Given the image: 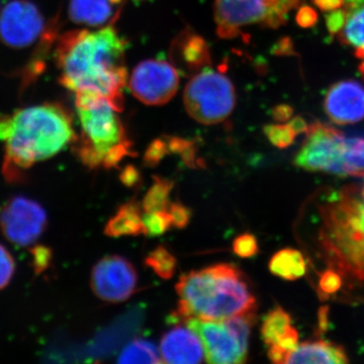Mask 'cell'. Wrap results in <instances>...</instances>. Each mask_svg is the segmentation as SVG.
Returning a JSON list of instances; mask_svg holds the SVG:
<instances>
[{
    "label": "cell",
    "instance_id": "obj_13",
    "mask_svg": "<svg viewBox=\"0 0 364 364\" xmlns=\"http://www.w3.org/2000/svg\"><path fill=\"white\" fill-rule=\"evenodd\" d=\"M186 323L202 340L207 363L235 364L247 361L249 349L242 345L224 321L191 318Z\"/></svg>",
    "mask_w": 364,
    "mask_h": 364
},
{
    "label": "cell",
    "instance_id": "obj_24",
    "mask_svg": "<svg viewBox=\"0 0 364 364\" xmlns=\"http://www.w3.org/2000/svg\"><path fill=\"white\" fill-rule=\"evenodd\" d=\"M173 181L164 177H153V184L144 196L142 208L145 213L167 210L170 205V193L173 189Z\"/></svg>",
    "mask_w": 364,
    "mask_h": 364
},
{
    "label": "cell",
    "instance_id": "obj_22",
    "mask_svg": "<svg viewBox=\"0 0 364 364\" xmlns=\"http://www.w3.org/2000/svg\"><path fill=\"white\" fill-rule=\"evenodd\" d=\"M291 327V315L284 309L277 306L265 316L261 326V337L263 342L269 347L277 343Z\"/></svg>",
    "mask_w": 364,
    "mask_h": 364
},
{
    "label": "cell",
    "instance_id": "obj_3",
    "mask_svg": "<svg viewBox=\"0 0 364 364\" xmlns=\"http://www.w3.org/2000/svg\"><path fill=\"white\" fill-rule=\"evenodd\" d=\"M318 247L330 268L364 284V183L349 184L318 205Z\"/></svg>",
    "mask_w": 364,
    "mask_h": 364
},
{
    "label": "cell",
    "instance_id": "obj_28",
    "mask_svg": "<svg viewBox=\"0 0 364 364\" xmlns=\"http://www.w3.org/2000/svg\"><path fill=\"white\" fill-rule=\"evenodd\" d=\"M264 133L268 140L275 147L284 149L289 147L296 140L298 134L294 130L291 124H269L265 127Z\"/></svg>",
    "mask_w": 364,
    "mask_h": 364
},
{
    "label": "cell",
    "instance_id": "obj_26",
    "mask_svg": "<svg viewBox=\"0 0 364 364\" xmlns=\"http://www.w3.org/2000/svg\"><path fill=\"white\" fill-rule=\"evenodd\" d=\"M299 339L298 330L294 327H291L289 331L277 343L269 346L267 352L269 360L273 363H286L289 352L293 351L298 346Z\"/></svg>",
    "mask_w": 364,
    "mask_h": 364
},
{
    "label": "cell",
    "instance_id": "obj_17",
    "mask_svg": "<svg viewBox=\"0 0 364 364\" xmlns=\"http://www.w3.org/2000/svg\"><path fill=\"white\" fill-rule=\"evenodd\" d=\"M170 58L177 70L183 74H195L208 68L210 61V48L198 33L186 30L179 33L170 49Z\"/></svg>",
    "mask_w": 364,
    "mask_h": 364
},
{
    "label": "cell",
    "instance_id": "obj_15",
    "mask_svg": "<svg viewBox=\"0 0 364 364\" xmlns=\"http://www.w3.org/2000/svg\"><path fill=\"white\" fill-rule=\"evenodd\" d=\"M324 109L333 123H359L364 119V86L355 80L334 83L326 92Z\"/></svg>",
    "mask_w": 364,
    "mask_h": 364
},
{
    "label": "cell",
    "instance_id": "obj_23",
    "mask_svg": "<svg viewBox=\"0 0 364 364\" xmlns=\"http://www.w3.org/2000/svg\"><path fill=\"white\" fill-rule=\"evenodd\" d=\"M119 363H162L161 354L156 345L148 340L136 339L130 342L117 358Z\"/></svg>",
    "mask_w": 364,
    "mask_h": 364
},
{
    "label": "cell",
    "instance_id": "obj_14",
    "mask_svg": "<svg viewBox=\"0 0 364 364\" xmlns=\"http://www.w3.org/2000/svg\"><path fill=\"white\" fill-rule=\"evenodd\" d=\"M328 31L341 44L364 60V0H339L336 9L325 14Z\"/></svg>",
    "mask_w": 364,
    "mask_h": 364
},
{
    "label": "cell",
    "instance_id": "obj_25",
    "mask_svg": "<svg viewBox=\"0 0 364 364\" xmlns=\"http://www.w3.org/2000/svg\"><path fill=\"white\" fill-rule=\"evenodd\" d=\"M145 265L151 268L158 277L163 279L173 277L177 267V260L168 249L164 246H158L148 254L145 259Z\"/></svg>",
    "mask_w": 364,
    "mask_h": 364
},
{
    "label": "cell",
    "instance_id": "obj_8",
    "mask_svg": "<svg viewBox=\"0 0 364 364\" xmlns=\"http://www.w3.org/2000/svg\"><path fill=\"white\" fill-rule=\"evenodd\" d=\"M303 0H215V21L218 35L233 39L243 28L258 25L279 28L291 9Z\"/></svg>",
    "mask_w": 364,
    "mask_h": 364
},
{
    "label": "cell",
    "instance_id": "obj_36",
    "mask_svg": "<svg viewBox=\"0 0 364 364\" xmlns=\"http://www.w3.org/2000/svg\"><path fill=\"white\" fill-rule=\"evenodd\" d=\"M291 116V109L287 107H279L275 109L274 117L279 122H286Z\"/></svg>",
    "mask_w": 364,
    "mask_h": 364
},
{
    "label": "cell",
    "instance_id": "obj_12",
    "mask_svg": "<svg viewBox=\"0 0 364 364\" xmlns=\"http://www.w3.org/2000/svg\"><path fill=\"white\" fill-rule=\"evenodd\" d=\"M45 21L28 0H11L0 13V40L7 47L23 49L42 35Z\"/></svg>",
    "mask_w": 364,
    "mask_h": 364
},
{
    "label": "cell",
    "instance_id": "obj_11",
    "mask_svg": "<svg viewBox=\"0 0 364 364\" xmlns=\"http://www.w3.org/2000/svg\"><path fill=\"white\" fill-rule=\"evenodd\" d=\"M136 268L122 256H105L91 270V289L107 303H123L136 293Z\"/></svg>",
    "mask_w": 364,
    "mask_h": 364
},
{
    "label": "cell",
    "instance_id": "obj_27",
    "mask_svg": "<svg viewBox=\"0 0 364 364\" xmlns=\"http://www.w3.org/2000/svg\"><path fill=\"white\" fill-rule=\"evenodd\" d=\"M143 225L145 236H161L171 229V217L167 210L145 213V215H143Z\"/></svg>",
    "mask_w": 364,
    "mask_h": 364
},
{
    "label": "cell",
    "instance_id": "obj_30",
    "mask_svg": "<svg viewBox=\"0 0 364 364\" xmlns=\"http://www.w3.org/2000/svg\"><path fill=\"white\" fill-rule=\"evenodd\" d=\"M234 253L241 258H251L259 252V244L253 234L245 233L237 237L233 242Z\"/></svg>",
    "mask_w": 364,
    "mask_h": 364
},
{
    "label": "cell",
    "instance_id": "obj_4",
    "mask_svg": "<svg viewBox=\"0 0 364 364\" xmlns=\"http://www.w3.org/2000/svg\"><path fill=\"white\" fill-rule=\"evenodd\" d=\"M178 320L221 321L256 311L250 282L236 265L218 263L186 273L176 286Z\"/></svg>",
    "mask_w": 364,
    "mask_h": 364
},
{
    "label": "cell",
    "instance_id": "obj_31",
    "mask_svg": "<svg viewBox=\"0 0 364 364\" xmlns=\"http://www.w3.org/2000/svg\"><path fill=\"white\" fill-rule=\"evenodd\" d=\"M170 153L167 140L156 139L150 144L144 156V164L148 167H155Z\"/></svg>",
    "mask_w": 364,
    "mask_h": 364
},
{
    "label": "cell",
    "instance_id": "obj_34",
    "mask_svg": "<svg viewBox=\"0 0 364 364\" xmlns=\"http://www.w3.org/2000/svg\"><path fill=\"white\" fill-rule=\"evenodd\" d=\"M119 181L127 188H136L142 181V176L134 165H127L119 174Z\"/></svg>",
    "mask_w": 364,
    "mask_h": 364
},
{
    "label": "cell",
    "instance_id": "obj_35",
    "mask_svg": "<svg viewBox=\"0 0 364 364\" xmlns=\"http://www.w3.org/2000/svg\"><path fill=\"white\" fill-rule=\"evenodd\" d=\"M310 11L311 9L308 7V9H304V11L299 13V23H301V26H310L315 21L316 14L314 11H312L311 14H309Z\"/></svg>",
    "mask_w": 364,
    "mask_h": 364
},
{
    "label": "cell",
    "instance_id": "obj_37",
    "mask_svg": "<svg viewBox=\"0 0 364 364\" xmlns=\"http://www.w3.org/2000/svg\"><path fill=\"white\" fill-rule=\"evenodd\" d=\"M359 69H360L361 73H363V75L364 76V60L363 63H361L360 67H359Z\"/></svg>",
    "mask_w": 364,
    "mask_h": 364
},
{
    "label": "cell",
    "instance_id": "obj_9",
    "mask_svg": "<svg viewBox=\"0 0 364 364\" xmlns=\"http://www.w3.org/2000/svg\"><path fill=\"white\" fill-rule=\"evenodd\" d=\"M47 227V214L39 203L14 196L0 210V231L7 241L28 247L39 240Z\"/></svg>",
    "mask_w": 364,
    "mask_h": 364
},
{
    "label": "cell",
    "instance_id": "obj_10",
    "mask_svg": "<svg viewBox=\"0 0 364 364\" xmlns=\"http://www.w3.org/2000/svg\"><path fill=\"white\" fill-rule=\"evenodd\" d=\"M129 87L144 105H163L178 90L179 71L165 60H146L132 72Z\"/></svg>",
    "mask_w": 364,
    "mask_h": 364
},
{
    "label": "cell",
    "instance_id": "obj_7",
    "mask_svg": "<svg viewBox=\"0 0 364 364\" xmlns=\"http://www.w3.org/2000/svg\"><path fill=\"white\" fill-rule=\"evenodd\" d=\"M183 102L189 116L198 123L219 124L233 112L236 91L225 74L208 67L189 80L184 90Z\"/></svg>",
    "mask_w": 364,
    "mask_h": 364
},
{
    "label": "cell",
    "instance_id": "obj_18",
    "mask_svg": "<svg viewBox=\"0 0 364 364\" xmlns=\"http://www.w3.org/2000/svg\"><path fill=\"white\" fill-rule=\"evenodd\" d=\"M349 363L343 347L325 341H306L299 343L287 355L286 363L343 364Z\"/></svg>",
    "mask_w": 364,
    "mask_h": 364
},
{
    "label": "cell",
    "instance_id": "obj_6",
    "mask_svg": "<svg viewBox=\"0 0 364 364\" xmlns=\"http://www.w3.org/2000/svg\"><path fill=\"white\" fill-rule=\"evenodd\" d=\"M294 164L306 171L364 179V138L316 122L308 126Z\"/></svg>",
    "mask_w": 364,
    "mask_h": 364
},
{
    "label": "cell",
    "instance_id": "obj_2",
    "mask_svg": "<svg viewBox=\"0 0 364 364\" xmlns=\"http://www.w3.org/2000/svg\"><path fill=\"white\" fill-rule=\"evenodd\" d=\"M76 140L70 114L60 105H32L1 116L2 173L7 181H18L26 170L59 154Z\"/></svg>",
    "mask_w": 364,
    "mask_h": 364
},
{
    "label": "cell",
    "instance_id": "obj_16",
    "mask_svg": "<svg viewBox=\"0 0 364 364\" xmlns=\"http://www.w3.org/2000/svg\"><path fill=\"white\" fill-rule=\"evenodd\" d=\"M160 354L163 363L171 364L200 363L205 358L200 336L182 325L174 326L163 335Z\"/></svg>",
    "mask_w": 364,
    "mask_h": 364
},
{
    "label": "cell",
    "instance_id": "obj_5",
    "mask_svg": "<svg viewBox=\"0 0 364 364\" xmlns=\"http://www.w3.org/2000/svg\"><path fill=\"white\" fill-rule=\"evenodd\" d=\"M75 107L81 124V138L74 149L90 169L116 168L124 158L135 156L133 144L116 109L109 100L90 91L76 92Z\"/></svg>",
    "mask_w": 364,
    "mask_h": 364
},
{
    "label": "cell",
    "instance_id": "obj_20",
    "mask_svg": "<svg viewBox=\"0 0 364 364\" xmlns=\"http://www.w3.org/2000/svg\"><path fill=\"white\" fill-rule=\"evenodd\" d=\"M105 234L114 238L145 235L140 203L133 200L121 205L105 225Z\"/></svg>",
    "mask_w": 364,
    "mask_h": 364
},
{
    "label": "cell",
    "instance_id": "obj_1",
    "mask_svg": "<svg viewBox=\"0 0 364 364\" xmlns=\"http://www.w3.org/2000/svg\"><path fill=\"white\" fill-rule=\"evenodd\" d=\"M126 48V41L112 26L95 32L78 30L64 33L56 47L60 83L75 93H97L117 112L123 111L128 80Z\"/></svg>",
    "mask_w": 364,
    "mask_h": 364
},
{
    "label": "cell",
    "instance_id": "obj_29",
    "mask_svg": "<svg viewBox=\"0 0 364 364\" xmlns=\"http://www.w3.org/2000/svg\"><path fill=\"white\" fill-rule=\"evenodd\" d=\"M343 287V277L332 268H327L318 277V293L321 298L327 299L340 291Z\"/></svg>",
    "mask_w": 364,
    "mask_h": 364
},
{
    "label": "cell",
    "instance_id": "obj_21",
    "mask_svg": "<svg viewBox=\"0 0 364 364\" xmlns=\"http://www.w3.org/2000/svg\"><path fill=\"white\" fill-rule=\"evenodd\" d=\"M268 267L273 275L286 280L301 279L306 272L305 257L301 251L293 248L282 249L273 254Z\"/></svg>",
    "mask_w": 364,
    "mask_h": 364
},
{
    "label": "cell",
    "instance_id": "obj_32",
    "mask_svg": "<svg viewBox=\"0 0 364 364\" xmlns=\"http://www.w3.org/2000/svg\"><path fill=\"white\" fill-rule=\"evenodd\" d=\"M16 272V262L14 256L6 246L0 244V291L6 289L13 279Z\"/></svg>",
    "mask_w": 364,
    "mask_h": 364
},
{
    "label": "cell",
    "instance_id": "obj_19",
    "mask_svg": "<svg viewBox=\"0 0 364 364\" xmlns=\"http://www.w3.org/2000/svg\"><path fill=\"white\" fill-rule=\"evenodd\" d=\"M112 0H70L68 13L77 25L100 26L114 21Z\"/></svg>",
    "mask_w": 364,
    "mask_h": 364
},
{
    "label": "cell",
    "instance_id": "obj_33",
    "mask_svg": "<svg viewBox=\"0 0 364 364\" xmlns=\"http://www.w3.org/2000/svg\"><path fill=\"white\" fill-rule=\"evenodd\" d=\"M167 212L171 217L172 227L183 229L191 219V210L181 203H170Z\"/></svg>",
    "mask_w": 364,
    "mask_h": 364
}]
</instances>
